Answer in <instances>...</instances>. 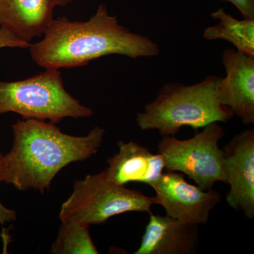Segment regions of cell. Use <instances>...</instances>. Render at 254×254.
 Listing matches in <instances>:
<instances>
[{"label": "cell", "instance_id": "6da1fadb", "mask_svg": "<svg viewBox=\"0 0 254 254\" xmlns=\"http://www.w3.org/2000/svg\"><path fill=\"white\" fill-rule=\"evenodd\" d=\"M43 36L28 48L33 61L46 69L79 67L107 55L138 59L160 53L156 43L120 25L103 4L88 21L53 18Z\"/></svg>", "mask_w": 254, "mask_h": 254}, {"label": "cell", "instance_id": "7a4b0ae2", "mask_svg": "<svg viewBox=\"0 0 254 254\" xmlns=\"http://www.w3.org/2000/svg\"><path fill=\"white\" fill-rule=\"evenodd\" d=\"M12 147L4 155L5 183L18 190L44 193L55 176L75 162L98 153L105 130L95 127L84 136L66 134L56 124L36 119L18 120L12 125Z\"/></svg>", "mask_w": 254, "mask_h": 254}, {"label": "cell", "instance_id": "3957f363", "mask_svg": "<svg viewBox=\"0 0 254 254\" xmlns=\"http://www.w3.org/2000/svg\"><path fill=\"white\" fill-rule=\"evenodd\" d=\"M220 79L210 75L196 84L165 85L156 98L137 114V125L143 131L158 130L165 136H175L184 127L197 130L211 123H227L234 114L219 98Z\"/></svg>", "mask_w": 254, "mask_h": 254}, {"label": "cell", "instance_id": "277c9868", "mask_svg": "<svg viewBox=\"0 0 254 254\" xmlns=\"http://www.w3.org/2000/svg\"><path fill=\"white\" fill-rule=\"evenodd\" d=\"M8 113L55 124L64 118L93 115L91 108L82 105L66 91L58 69H46L19 81L0 80V115Z\"/></svg>", "mask_w": 254, "mask_h": 254}, {"label": "cell", "instance_id": "5b68a950", "mask_svg": "<svg viewBox=\"0 0 254 254\" xmlns=\"http://www.w3.org/2000/svg\"><path fill=\"white\" fill-rule=\"evenodd\" d=\"M154 204L155 197L114 185L103 170L74 182L72 193L62 205L60 218L62 222L76 221L87 226L101 225L128 212L152 213Z\"/></svg>", "mask_w": 254, "mask_h": 254}, {"label": "cell", "instance_id": "8992f818", "mask_svg": "<svg viewBox=\"0 0 254 254\" xmlns=\"http://www.w3.org/2000/svg\"><path fill=\"white\" fill-rule=\"evenodd\" d=\"M224 136L223 127L214 123L189 139L163 136L158 148L165 159V170L185 174L204 190H213L218 182L226 184L223 150L219 147Z\"/></svg>", "mask_w": 254, "mask_h": 254}, {"label": "cell", "instance_id": "52a82bcc", "mask_svg": "<svg viewBox=\"0 0 254 254\" xmlns=\"http://www.w3.org/2000/svg\"><path fill=\"white\" fill-rule=\"evenodd\" d=\"M150 186L156 194L155 204L163 206L166 215L195 225H206L210 211L221 200L217 190L190 185L176 172L163 173Z\"/></svg>", "mask_w": 254, "mask_h": 254}, {"label": "cell", "instance_id": "ba28073f", "mask_svg": "<svg viewBox=\"0 0 254 254\" xmlns=\"http://www.w3.org/2000/svg\"><path fill=\"white\" fill-rule=\"evenodd\" d=\"M223 150L226 184L230 186L227 204L254 218V130L235 135Z\"/></svg>", "mask_w": 254, "mask_h": 254}, {"label": "cell", "instance_id": "9c48e42d", "mask_svg": "<svg viewBox=\"0 0 254 254\" xmlns=\"http://www.w3.org/2000/svg\"><path fill=\"white\" fill-rule=\"evenodd\" d=\"M222 64L226 77L220 79L218 96L245 125L254 123V58L237 50H225Z\"/></svg>", "mask_w": 254, "mask_h": 254}, {"label": "cell", "instance_id": "30bf717a", "mask_svg": "<svg viewBox=\"0 0 254 254\" xmlns=\"http://www.w3.org/2000/svg\"><path fill=\"white\" fill-rule=\"evenodd\" d=\"M139 248L134 254H195L199 247L198 225L149 214Z\"/></svg>", "mask_w": 254, "mask_h": 254}, {"label": "cell", "instance_id": "8fae6325", "mask_svg": "<svg viewBox=\"0 0 254 254\" xmlns=\"http://www.w3.org/2000/svg\"><path fill=\"white\" fill-rule=\"evenodd\" d=\"M118 145V153L108 159L105 170L107 179L114 185L141 182L150 186L164 173L165 159L160 153L153 154L133 141H119Z\"/></svg>", "mask_w": 254, "mask_h": 254}, {"label": "cell", "instance_id": "7c38bea8", "mask_svg": "<svg viewBox=\"0 0 254 254\" xmlns=\"http://www.w3.org/2000/svg\"><path fill=\"white\" fill-rule=\"evenodd\" d=\"M54 9L51 0H0V28L31 43L43 36Z\"/></svg>", "mask_w": 254, "mask_h": 254}, {"label": "cell", "instance_id": "4fadbf2b", "mask_svg": "<svg viewBox=\"0 0 254 254\" xmlns=\"http://www.w3.org/2000/svg\"><path fill=\"white\" fill-rule=\"evenodd\" d=\"M211 16L218 20V23L205 30V40L226 41L232 43L239 53L254 58V18L238 20L222 8L211 13Z\"/></svg>", "mask_w": 254, "mask_h": 254}, {"label": "cell", "instance_id": "5bb4252c", "mask_svg": "<svg viewBox=\"0 0 254 254\" xmlns=\"http://www.w3.org/2000/svg\"><path fill=\"white\" fill-rule=\"evenodd\" d=\"M89 226L76 221L62 222L58 238L53 244L50 254H98L89 233Z\"/></svg>", "mask_w": 254, "mask_h": 254}, {"label": "cell", "instance_id": "9a60e30c", "mask_svg": "<svg viewBox=\"0 0 254 254\" xmlns=\"http://www.w3.org/2000/svg\"><path fill=\"white\" fill-rule=\"evenodd\" d=\"M5 176H6V163H5L4 155L0 153V182H4ZM16 219V211L6 208L0 201V223L3 225L7 222L14 221Z\"/></svg>", "mask_w": 254, "mask_h": 254}, {"label": "cell", "instance_id": "2e32d148", "mask_svg": "<svg viewBox=\"0 0 254 254\" xmlns=\"http://www.w3.org/2000/svg\"><path fill=\"white\" fill-rule=\"evenodd\" d=\"M30 46L31 43L21 41L7 30L0 28V49L6 48L26 49Z\"/></svg>", "mask_w": 254, "mask_h": 254}, {"label": "cell", "instance_id": "e0dca14e", "mask_svg": "<svg viewBox=\"0 0 254 254\" xmlns=\"http://www.w3.org/2000/svg\"><path fill=\"white\" fill-rule=\"evenodd\" d=\"M236 6L244 18H254V0H219Z\"/></svg>", "mask_w": 254, "mask_h": 254}, {"label": "cell", "instance_id": "ac0fdd59", "mask_svg": "<svg viewBox=\"0 0 254 254\" xmlns=\"http://www.w3.org/2000/svg\"><path fill=\"white\" fill-rule=\"evenodd\" d=\"M76 0H51L52 4L55 7L56 6H64L68 4H71L73 1Z\"/></svg>", "mask_w": 254, "mask_h": 254}]
</instances>
